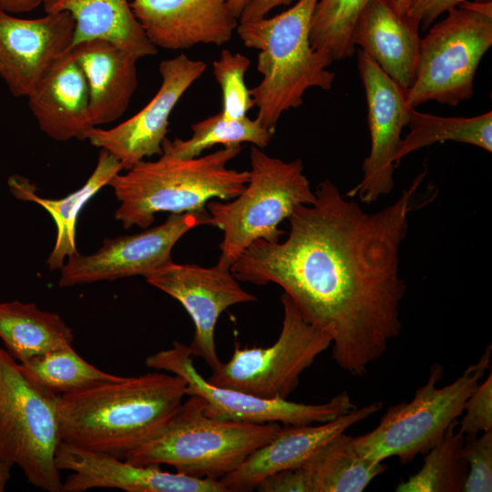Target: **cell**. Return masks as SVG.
<instances>
[{
  "label": "cell",
  "instance_id": "1",
  "mask_svg": "<svg viewBox=\"0 0 492 492\" xmlns=\"http://www.w3.org/2000/svg\"><path fill=\"white\" fill-rule=\"evenodd\" d=\"M425 172L397 200L368 213L329 179L313 203L288 218L282 241L258 240L231 267L240 282H273L303 318L332 339V355L348 374L363 376L402 328L406 285L399 274L408 216Z\"/></svg>",
  "mask_w": 492,
  "mask_h": 492
},
{
  "label": "cell",
  "instance_id": "2",
  "mask_svg": "<svg viewBox=\"0 0 492 492\" xmlns=\"http://www.w3.org/2000/svg\"><path fill=\"white\" fill-rule=\"evenodd\" d=\"M186 389L182 377L152 372L58 395L61 441L125 459L166 425Z\"/></svg>",
  "mask_w": 492,
  "mask_h": 492
},
{
  "label": "cell",
  "instance_id": "3",
  "mask_svg": "<svg viewBox=\"0 0 492 492\" xmlns=\"http://www.w3.org/2000/svg\"><path fill=\"white\" fill-rule=\"evenodd\" d=\"M241 149V145L224 146L193 159L162 154L157 160L138 162L108 182L119 201L116 220L125 229H147L153 224L156 213L192 212L205 210L215 198L234 199L244 190L249 171L227 165Z\"/></svg>",
  "mask_w": 492,
  "mask_h": 492
},
{
  "label": "cell",
  "instance_id": "4",
  "mask_svg": "<svg viewBox=\"0 0 492 492\" xmlns=\"http://www.w3.org/2000/svg\"><path fill=\"white\" fill-rule=\"evenodd\" d=\"M318 0H298L272 16L239 22L236 31L246 47L259 51L261 82L250 89L257 118L274 134L281 116L302 103L311 87L330 90L332 61L310 41L311 23Z\"/></svg>",
  "mask_w": 492,
  "mask_h": 492
},
{
  "label": "cell",
  "instance_id": "5",
  "mask_svg": "<svg viewBox=\"0 0 492 492\" xmlns=\"http://www.w3.org/2000/svg\"><path fill=\"white\" fill-rule=\"evenodd\" d=\"M166 425L132 450L126 461L173 466L176 472L219 480L235 470L281 429L279 423L251 424L208 416L204 401L188 395Z\"/></svg>",
  "mask_w": 492,
  "mask_h": 492
},
{
  "label": "cell",
  "instance_id": "6",
  "mask_svg": "<svg viewBox=\"0 0 492 492\" xmlns=\"http://www.w3.org/2000/svg\"><path fill=\"white\" fill-rule=\"evenodd\" d=\"M250 161L249 180L241 193L206 205L209 225L223 232L218 263L230 269L254 241H279L284 234L281 222L316 199L300 159L284 161L252 146Z\"/></svg>",
  "mask_w": 492,
  "mask_h": 492
},
{
  "label": "cell",
  "instance_id": "7",
  "mask_svg": "<svg viewBox=\"0 0 492 492\" xmlns=\"http://www.w3.org/2000/svg\"><path fill=\"white\" fill-rule=\"evenodd\" d=\"M491 361V344L453 383L437 387L443 378L441 364L430 368L427 382L412 400L390 406L372 431L353 436L355 450L364 457L384 461L396 456L406 464L427 453L461 415L466 400L478 385Z\"/></svg>",
  "mask_w": 492,
  "mask_h": 492
},
{
  "label": "cell",
  "instance_id": "8",
  "mask_svg": "<svg viewBox=\"0 0 492 492\" xmlns=\"http://www.w3.org/2000/svg\"><path fill=\"white\" fill-rule=\"evenodd\" d=\"M421 38L409 107L436 101L455 107L474 94L478 65L492 45L491 0L466 1Z\"/></svg>",
  "mask_w": 492,
  "mask_h": 492
},
{
  "label": "cell",
  "instance_id": "9",
  "mask_svg": "<svg viewBox=\"0 0 492 492\" xmlns=\"http://www.w3.org/2000/svg\"><path fill=\"white\" fill-rule=\"evenodd\" d=\"M57 398L0 346V460L17 465L30 484L48 492L62 487L55 460L61 442Z\"/></svg>",
  "mask_w": 492,
  "mask_h": 492
},
{
  "label": "cell",
  "instance_id": "10",
  "mask_svg": "<svg viewBox=\"0 0 492 492\" xmlns=\"http://www.w3.org/2000/svg\"><path fill=\"white\" fill-rule=\"evenodd\" d=\"M283 318L278 339L269 347L235 344L231 359L207 381L266 399H287L302 372L332 344L331 337L308 323L288 294L281 297Z\"/></svg>",
  "mask_w": 492,
  "mask_h": 492
},
{
  "label": "cell",
  "instance_id": "11",
  "mask_svg": "<svg viewBox=\"0 0 492 492\" xmlns=\"http://www.w3.org/2000/svg\"><path fill=\"white\" fill-rule=\"evenodd\" d=\"M145 364L149 368L182 377L187 383V395L201 397L204 413L216 419L301 425L325 423L356 407L346 391L326 403L309 405L287 399H266L213 385L197 371L189 346L179 342H174L171 348L148 356Z\"/></svg>",
  "mask_w": 492,
  "mask_h": 492
},
{
  "label": "cell",
  "instance_id": "12",
  "mask_svg": "<svg viewBox=\"0 0 492 492\" xmlns=\"http://www.w3.org/2000/svg\"><path fill=\"white\" fill-rule=\"evenodd\" d=\"M207 210L171 214L163 223L143 231L105 239L100 249L89 255L78 251L67 258L60 269V287L102 281L147 277L173 261L175 244L193 228L209 224Z\"/></svg>",
  "mask_w": 492,
  "mask_h": 492
},
{
  "label": "cell",
  "instance_id": "13",
  "mask_svg": "<svg viewBox=\"0 0 492 492\" xmlns=\"http://www.w3.org/2000/svg\"><path fill=\"white\" fill-rule=\"evenodd\" d=\"M152 286L179 301L194 323L189 346L192 357L202 358L214 370L220 364L215 344L220 315L235 304L255 301L230 268L179 264L171 261L146 277Z\"/></svg>",
  "mask_w": 492,
  "mask_h": 492
},
{
  "label": "cell",
  "instance_id": "14",
  "mask_svg": "<svg viewBox=\"0 0 492 492\" xmlns=\"http://www.w3.org/2000/svg\"><path fill=\"white\" fill-rule=\"evenodd\" d=\"M206 67L204 61L191 59L185 54L162 60L159 66L161 85L150 101L114 128L104 129L94 127L87 133V139L92 146L112 154L125 170L145 158L162 155L169 116L183 94L202 76Z\"/></svg>",
  "mask_w": 492,
  "mask_h": 492
},
{
  "label": "cell",
  "instance_id": "15",
  "mask_svg": "<svg viewBox=\"0 0 492 492\" xmlns=\"http://www.w3.org/2000/svg\"><path fill=\"white\" fill-rule=\"evenodd\" d=\"M357 67L364 88L371 148L363 163L361 181L346 196L372 203L394 188L395 155L409 110L404 90L361 49Z\"/></svg>",
  "mask_w": 492,
  "mask_h": 492
},
{
  "label": "cell",
  "instance_id": "16",
  "mask_svg": "<svg viewBox=\"0 0 492 492\" xmlns=\"http://www.w3.org/2000/svg\"><path fill=\"white\" fill-rule=\"evenodd\" d=\"M68 12L24 19L0 9V77L15 97H27L54 63L73 46Z\"/></svg>",
  "mask_w": 492,
  "mask_h": 492
},
{
  "label": "cell",
  "instance_id": "17",
  "mask_svg": "<svg viewBox=\"0 0 492 492\" xmlns=\"http://www.w3.org/2000/svg\"><path fill=\"white\" fill-rule=\"evenodd\" d=\"M59 470L72 472L61 492L118 488L127 492H227L219 480L163 471L159 466L131 464L111 455L60 442L56 452Z\"/></svg>",
  "mask_w": 492,
  "mask_h": 492
},
{
  "label": "cell",
  "instance_id": "18",
  "mask_svg": "<svg viewBox=\"0 0 492 492\" xmlns=\"http://www.w3.org/2000/svg\"><path fill=\"white\" fill-rule=\"evenodd\" d=\"M228 0H132L130 6L149 42L179 50L229 42L239 19Z\"/></svg>",
  "mask_w": 492,
  "mask_h": 492
},
{
  "label": "cell",
  "instance_id": "19",
  "mask_svg": "<svg viewBox=\"0 0 492 492\" xmlns=\"http://www.w3.org/2000/svg\"><path fill=\"white\" fill-rule=\"evenodd\" d=\"M383 407L378 401L318 425H285L235 470L219 479L227 492L251 491L277 472L300 467L329 441Z\"/></svg>",
  "mask_w": 492,
  "mask_h": 492
},
{
  "label": "cell",
  "instance_id": "20",
  "mask_svg": "<svg viewBox=\"0 0 492 492\" xmlns=\"http://www.w3.org/2000/svg\"><path fill=\"white\" fill-rule=\"evenodd\" d=\"M27 97L39 128L52 139H87L94 128L86 77L71 48L54 63Z\"/></svg>",
  "mask_w": 492,
  "mask_h": 492
},
{
  "label": "cell",
  "instance_id": "21",
  "mask_svg": "<svg viewBox=\"0 0 492 492\" xmlns=\"http://www.w3.org/2000/svg\"><path fill=\"white\" fill-rule=\"evenodd\" d=\"M418 29L398 11L395 0H370L355 25L353 42L406 91L419 56Z\"/></svg>",
  "mask_w": 492,
  "mask_h": 492
},
{
  "label": "cell",
  "instance_id": "22",
  "mask_svg": "<svg viewBox=\"0 0 492 492\" xmlns=\"http://www.w3.org/2000/svg\"><path fill=\"white\" fill-rule=\"evenodd\" d=\"M71 51L86 77L94 127L119 118L138 87V59L100 39L74 45Z\"/></svg>",
  "mask_w": 492,
  "mask_h": 492
},
{
  "label": "cell",
  "instance_id": "23",
  "mask_svg": "<svg viewBox=\"0 0 492 492\" xmlns=\"http://www.w3.org/2000/svg\"><path fill=\"white\" fill-rule=\"evenodd\" d=\"M42 4L46 13L71 14L75 20L73 46L94 39L106 40L138 60L158 52L128 0H43Z\"/></svg>",
  "mask_w": 492,
  "mask_h": 492
},
{
  "label": "cell",
  "instance_id": "24",
  "mask_svg": "<svg viewBox=\"0 0 492 492\" xmlns=\"http://www.w3.org/2000/svg\"><path fill=\"white\" fill-rule=\"evenodd\" d=\"M123 168L118 159L106 149H100L96 168L86 183L61 199L40 197L27 179L17 175L9 178L8 185L12 193L19 200L42 206L56 224L55 244L46 261L49 270H60L66 259L77 252L76 227L80 211Z\"/></svg>",
  "mask_w": 492,
  "mask_h": 492
},
{
  "label": "cell",
  "instance_id": "25",
  "mask_svg": "<svg viewBox=\"0 0 492 492\" xmlns=\"http://www.w3.org/2000/svg\"><path fill=\"white\" fill-rule=\"evenodd\" d=\"M0 339L17 362L43 353L72 346L71 328L56 313L40 310L35 303L0 302Z\"/></svg>",
  "mask_w": 492,
  "mask_h": 492
},
{
  "label": "cell",
  "instance_id": "26",
  "mask_svg": "<svg viewBox=\"0 0 492 492\" xmlns=\"http://www.w3.org/2000/svg\"><path fill=\"white\" fill-rule=\"evenodd\" d=\"M306 492H361L387 469L383 461L362 456L353 436L342 433L300 466Z\"/></svg>",
  "mask_w": 492,
  "mask_h": 492
},
{
  "label": "cell",
  "instance_id": "27",
  "mask_svg": "<svg viewBox=\"0 0 492 492\" xmlns=\"http://www.w3.org/2000/svg\"><path fill=\"white\" fill-rule=\"evenodd\" d=\"M409 133L401 139L395 155L397 168L404 157L436 143L455 141L492 151V112L471 118L440 117L411 108L406 125Z\"/></svg>",
  "mask_w": 492,
  "mask_h": 492
},
{
  "label": "cell",
  "instance_id": "28",
  "mask_svg": "<svg viewBox=\"0 0 492 492\" xmlns=\"http://www.w3.org/2000/svg\"><path fill=\"white\" fill-rule=\"evenodd\" d=\"M191 130L192 134L188 139L166 138L162 144V154L177 159H193L219 144L231 146L251 143L264 149L273 137V133L257 118H227L221 112L191 124Z\"/></svg>",
  "mask_w": 492,
  "mask_h": 492
},
{
  "label": "cell",
  "instance_id": "29",
  "mask_svg": "<svg viewBox=\"0 0 492 492\" xmlns=\"http://www.w3.org/2000/svg\"><path fill=\"white\" fill-rule=\"evenodd\" d=\"M18 364L27 377L57 395L123 379L87 362L72 346L43 353Z\"/></svg>",
  "mask_w": 492,
  "mask_h": 492
},
{
  "label": "cell",
  "instance_id": "30",
  "mask_svg": "<svg viewBox=\"0 0 492 492\" xmlns=\"http://www.w3.org/2000/svg\"><path fill=\"white\" fill-rule=\"evenodd\" d=\"M454 421L425 457L420 470L401 482L397 492H461L468 466L463 456L464 436Z\"/></svg>",
  "mask_w": 492,
  "mask_h": 492
},
{
  "label": "cell",
  "instance_id": "31",
  "mask_svg": "<svg viewBox=\"0 0 492 492\" xmlns=\"http://www.w3.org/2000/svg\"><path fill=\"white\" fill-rule=\"evenodd\" d=\"M369 1L318 0L311 23L312 46L332 62L352 56L354 30Z\"/></svg>",
  "mask_w": 492,
  "mask_h": 492
},
{
  "label": "cell",
  "instance_id": "32",
  "mask_svg": "<svg viewBox=\"0 0 492 492\" xmlns=\"http://www.w3.org/2000/svg\"><path fill=\"white\" fill-rule=\"evenodd\" d=\"M250 59L240 54L222 49L220 58L212 64L213 75L221 89V113L227 118H241L254 107L244 76Z\"/></svg>",
  "mask_w": 492,
  "mask_h": 492
},
{
  "label": "cell",
  "instance_id": "33",
  "mask_svg": "<svg viewBox=\"0 0 492 492\" xmlns=\"http://www.w3.org/2000/svg\"><path fill=\"white\" fill-rule=\"evenodd\" d=\"M463 456L468 466L463 492L492 491V430L464 436Z\"/></svg>",
  "mask_w": 492,
  "mask_h": 492
},
{
  "label": "cell",
  "instance_id": "34",
  "mask_svg": "<svg viewBox=\"0 0 492 492\" xmlns=\"http://www.w3.org/2000/svg\"><path fill=\"white\" fill-rule=\"evenodd\" d=\"M458 431L464 436L492 430V373L466 400Z\"/></svg>",
  "mask_w": 492,
  "mask_h": 492
},
{
  "label": "cell",
  "instance_id": "35",
  "mask_svg": "<svg viewBox=\"0 0 492 492\" xmlns=\"http://www.w3.org/2000/svg\"><path fill=\"white\" fill-rule=\"evenodd\" d=\"M471 0H409L406 15L418 27L426 29L441 15Z\"/></svg>",
  "mask_w": 492,
  "mask_h": 492
},
{
  "label": "cell",
  "instance_id": "36",
  "mask_svg": "<svg viewBox=\"0 0 492 492\" xmlns=\"http://www.w3.org/2000/svg\"><path fill=\"white\" fill-rule=\"evenodd\" d=\"M293 0H252L242 11L239 22L265 17L272 9L288 5Z\"/></svg>",
  "mask_w": 492,
  "mask_h": 492
},
{
  "label": "cell",
  "instance_id": "37",
  "mask_svg": "<svg viewBox=\"0 0 492 492\" xmlns=\"http://www.w3.org/2000/svg\"><path fill=\"white\" fill-rule=\"evenodd\" d=\"M43 0H0V9L9 14L28 13L37 8Z\"/></svg>",
  "mask_w": 492,
  "mask_h": 492
},
{
  "label": "cell",
  "instance_id": "38",
  "mask_svg": "<svg viewBox=\"0 0 492 492\" xmlns=\"http://www.w3.org/2000/svg\"><path fill=\"white\" fill-rule=\"evenodd\" d=\"M14 465L8 461L0 460V492L4 491L11 477V468Z\"/></svg>",
  "mask_w": 492,
  "mask_h": 492
},
{
  "label": "cell",
  "instance_id": "39",
  "mask_svg": "<svg viewBox=\"0 0 492 492\" xmlns=\"http://www.w3.org/2000/svg\"><path fill=\"white\" fill-rule=\"evenodd\" d=\"M252 0H228L227 5L231 13L239 19L244 8Z\"/></svg>",
  "mask_w": 492,
  "mask_h": 492
},
{
  "label": "cell",
  "instance_id": "40",
  "mask_svg": "<svg viewBox=\"0 0 492 492\" xmlns=\"http://www.w3.org/2000/svg\"><path fill=\"white\" fill-rule=\"evenodd\" d=\"M409 0H395L396 8L402 14H406Z\"/></svg>",
  "mask_w": 492,
  "mask_h": 492
}]
</instances>
